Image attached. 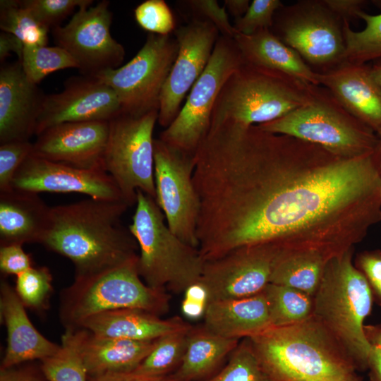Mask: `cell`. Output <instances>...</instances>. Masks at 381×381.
Listing matches in <instances>:
<instances>
[{"instance_id":"6da1fadb","label":"cell","mask_w":381,"mask_h":381,"mask_svg":"<svg viewBox=\"0 0 381 381\" xmlns=\"http://www.w3.org/2000/svg\"><path fill=\"white\" fill-rule=\"evenodd\" d=\"M193 180L205 261L257 245L329 260L381 222L377 152L346 158L258 126H224L198 147Z\"/></svg>"},{"instance_id":"7a4b0ae2","label":"cell","mask_w":381,"mask_h":381,"mask_svg":"<svg viewBox=\"0 0 381 381\" xmlns=\"http://www.w3.org/2000/svg\"><path fill=\"white\" fill-rule=\"evenodd\" d=\"M128 207L123 200L93 198L52 207L40 244L69 259L75 277L117 267L138 255L135 239L121 224Z\"/></svg>"},{"instance_id":"3957f363","label":"cell","mask_w":381,"mask_h":381,"mask_svg":"<svg viewBox=\"0 0 381 381\" xmlns=\"http://www.w3.org/2000/svg\"><path fill=\"white\" fill-rule=\"evenodd\" d=\"M248 339L272 381H347L356 374L350 357L313 315Z\"/></svg>"},{"instance_id":"277c9868","label":"cell","mask_w":381,"mask_h":381,"mask_svg":"<svg viewBox=\"0 0 381 381\" xmlns=\"http://www.w3.org/2000/svg\"><path fill=\"white\" fill-rule=\"evenodd\" d=\"M353 249L327 261L313 296V317L332 335L354 363L367 370L371 346L364 321L374 299L370 286L353 262Z\"/></svg>"},{"instance_id":"5b68a950","label":"cell","mask_w":381,"mask_h":381,"mask_svg":"<svg viewBox=\"0 0 381 381\" xmlns=\"http://www.w3.org/2000/svg\"><path fill=\"white\" fill-rule=\"evenodd\" d=\"M318 86L244 63L224 84L210 128L248 127L278 119L311 102Z\"/></svg>"},{"instance_id":"8992f818","label":"cell","mask_w":381,"mask_h":381,"mask_svg":"<svg viewBox=\"0 0 381 381\" xmlns=\"http://www.w3.org/2000/svg\"><path fill=\"white\" fill-rule=\"evenodd\" d=\"M128 229L139 248L138 272L147 285L181 294L200 282L205 261L198 248L171 231L155 200L141 190Z\"/></svg>"},{"instance_id":"52a82bcc","label":"cell","mask_w":381,"mask_h":381,"mask_svg":"<svg viewBox=\"0 0 381 381\" xmlns=\"http://www.w3.org/2000/svg\"><path fill=\"white\" fill-rule=\"evenodd\" d=\"M138 260V255L102 272L75 277L60 294L59 315L65 329H78L91 316L118 309H139L158 316L167 313L169 294L143 282Z\"/></svg>"},{"instance_id":"ba28073f","label":"cell","mask_w":381,"mask_h":381,"mask_svg":"<svg viewBox=\"0 0 381 381\" xmlns=\"http://www.w3.org/2000/svg\"><path fill=\"white\" fill-rule=\"evenodd\" d=\"M294 137L339 157L356 158L377 152L379 138L351 115L325 87L318 85L311 102L272 121L258 125Z\"/></svg>"},{"instance_id":"9c48e42d","label":"cell","mask_w":381,"mask_h":381,"mask_svg":"<svg viewBox=\"0 0 381 381\" xmlns=\"http://www.w3.org/2000/svg\"><path fill=\"white\" fill-rule=\"evenodd\" d=\"M159 111L140 116L121 114L109 121L102 168L129 205L136 204L137 191L155 200L153 131Z\"/></svg>"},{"instance_id":"30bf717a","label":"cell","mask_w":381,"mask_h":381,"mask_svg":"<svg viewBox=\"0 0 381 381\" xmlns=\"http://www.w3.org/2000/svg\"><path fill=\"white\" fill-rule=\"evenodd\" d=\"M343 25L322 0H299L276 12L270 30L313 71L324 73L344 61Z\"/></svg>"},{"instance_id":"8fae6325","label":"cell","mask_w":381,"mask_h":381,"mask_svg":"<svg viewBox=\"0 0 381 381\" xmlns=\"http://www.w3.org/2000/svg\"><path fill=\"white\" fill-rule=\"evenodd\" d=\"M244 63L234 38L219 37L205 69L190 89L184 105L159 138L195 155L207 135L213 107L224 84Z\"/></svg>"},{"instance_id":"7c38bea8","label":"cell","mask_w":381,"mask_h":381,"mask_svg":"<svg viewBox=\"0 0 381 381\" xmlns=\"http://www.w3.org/2000/svg\"><path fill=\"white\" fill-rule=\"evenodd\" d=\"M175 37L149 33L136 55L116 68L94 77L116 93L123 114L140 116L159 108L162 88L178 53Z\"/></svg>"},{"instance_id":"4fadbf2b","label":"cell","mask_w":381,"mask_h":381,"mask_svg":"<svg viewBox=\"0 0 381 381\" xmlns=\"http://www.w3.org/2000/svg\"><path fill=\"white\" fill-rule=\"evenodd\" d=\"M194 157L159 138L154 140L155 201L171 231L198 248L200 200L193 180Z\"/></svg>"},{"instance_id":"5bb4252c","label":"cell","mask_w":381,"mask_h":381,"mask_svg":"<svg viewBox=\"0 0 381 381\" xmlns=\"http://www.w3.org/2000/svg\"><path fill=\"white\" fill-rule=\"evenodd\" d=\"M92 4L78 8L67 24L54 27L52 32L56 46L70 54L86 76L119 67L125 56L123 47L110 32L109 1Z\"/></svg>"},{"instance_id":"9a60e30c","label":"cell","mask_w":381,"mask_h":381,"mask_svg":"<svg viewBox=\"0 0 381 381\" xmlns=\"http://www.w3.org/2000/svg\"><path fill=\"white\" fill-rule=\"evenodd\" d=\"M282 253L271 245L243 246L206 261L200 282L208 302L242 298L262 292L270 284Z\"/></svg>"},{"instance_id":"2e32d148","label":"cell","mask_w":381,"mask_h":381,"mask_svg":"<svg viewBox=\"0 0 381 381\" xmlns=\"http://www.w3.org/2000/svg\"><path fill=\"white\" fill-rule=\"evenodd\" d=\"M210 21L194 18L174 31L178 53L162 88L158 123L168 127L179 114L181 103L205 69L219 38Z\"/></svg>"},{"instance_id":"e0dca14e","label":"cell","mask_w":381,"mask_h":381,"mask_svg":"<svg viewBox=\"0 0 381 381\" xmlns=\"http://www.w3.org/2000/svg\"><path fill=\"white\" fill-rule=\"evenodd\" d=\"M122 113L120 102L109 86L92 76L71 78L61 92L44 96L35 135L64 123L110 121Z\"/></svg>"},{"instance_id":"ac0fdd59","label":"cell","mask_w":381,"mask_h":381,"mask_svg":"<svg viewBox=\"0 0 381 381\" xmlns=\"http://www.w3.org/2000/svg\"><path fill=\"white\" fill-rule=\"evenodd\" d=\"M12 188L35 193H78L97 200L125 202L112 177L103 169H81L32 154L16 172Z\"/></svg>"},{"instance_id":"d6986e66","label":"cell","mask_w":381,"mask_h":381,"mask_svg":"<svg viewBox=\"0 0 381 381\" xmlns=\"http://www.w3.org/2000/svg\"><path fill=\"white\" fill-rule=\"evenodd\" d=\"M109 131V121H105L60 123L37 135L32 155L81 169H103Z\"/></svg>"},{"instance_id":"ffe728a7","label":"cell","mask_w":381,"mask_h":381,"mask_svg":"<svg viewBox=\"0 0 381 381\" xmlns=\"http://www.w3.org/2000/svg\"><path fill=\"white\" fill-rule=\"evenodd\" d=\"M45 95L26 78L21 63L0 69V144L29 140L35 135Z\"/></svg>"},{"instance_id":"44dd1931","label":"cell","mask_w":381,"mask_h":381,"mask_svg":"<svg viewBox=\"0 0 381 381\" xmlns=\"http://www.w3.org/2000/svg\"><path fill=\"white\" fill-rule=\"evenodd\" d=\"M317 76L320 85L351 115L376 133L381 131V88L370 66L344 61L327 72L317 73Z\"/></svg>"},{"instance_id":"7402d4cb","label":"cell","mask_w":381,"mask_h":381,"mask_svg":"<svg viewBox=\"0 0 381 381\" xmlns=\"http://www.w3.org/2000/svg\"><path fill=\"white\" fill-rule=\"evenodd\" d=\"M0 316L7 332V346L1 368L42 361L59 349L60 345L47 339L35 327L14 287L6 279H1L0 285Z\"/></svg>"},{"instance_id":"603a6c76","label":"cell","mask_w":381,"mask_h":381,"mask_svg":"<svg viewBox=\"0 0 381 381\" xmlns=\"http://www.w3.org/2000/svg\"><path fill=\"white\" fill-rule=\"evenodd\" d=\"M50 212L38 193L13 188L0 193V246L40 243Z\"/></svg>"},{"instance_id":"cb8c5ba5","label":"cell","mask_w":381,"mask_h":381,"mask_svg":"<svg viewBox=\"0 0 381 381\" xmlns=\"http://www.w3.org/2000/svg\"><path fill=\"white\" fill-rule=\"evenodd\" d=\"M192 327L179 317L162 319L147 311L126 308L91 316L79 328L99 337L151 341L171 333L188 330Z\"/></svg>"},{"instance_id":"d4e9b609","label":"cell","mask_w":381,"mask_h":381,"mask_svg":"<svg viewBox=\"0 0 381 381\" xmlns=\"http://www.w3.org/2000/svg\"><path fill=\"white\" fill-rule=\"evenodd\" d=\"M204 325L230 339H241L259 334L272 327L263 291L259 294L207 303Z\"/></svg>"},{"instance_id":"484cf974","label":"cell","mask_w":381,"mask_h":381,"mask_svg":"<svg viewBox=\"0 0 381 381\" xmlns=\"http://www.w3.org/2000/svg\"><path fill=\"white\" fill-rule=\"evenodd\" d=\"M234 40L246 64L284 74L304 83L320 85L317 72L270 29L250 35L237 33Z\"/></svg>"},{"instance_id":"4316f807","label":"cell","mask_w":381,"mask_h":381,"mask_svg":"<svg viewBox=\"0 0 381 381\" xmlns=\"http://www.w3.org/2000/svg\"><path fill=\"white\" fill-rule=\"evenodd\" d=\"M155 341L99 337L83 329L80 351L88 377L133 372Z\"/></svg>"},{"instance_id":"83f0119b","label":"cell","mask_w":381,"mask_h":381,"mask_svg":"<svg viewBox=\"0 0 381 381\" xmlns=\"http://www.w3.org/2000/svg\"><path fill=\"white\" fill-rule=\"evenodd\" d=\"M239 342L217 334L204 325L193 326L182 362L171 375L178 381L207 380L224 365Z\"/></svg>"},{"instance_id":"f1b7e54d","label":"cell","mask_w":381,"mask_h":381,"mask_svg":"<svg viewBox=\"0 0 381 381\" xmlns=\"http://www.w3.org/2000/svg\"><path fill=\"white\" fill-rule=\"evenodd\" d=\"M327 261L316 252L281 254L273 268L270 283L296 289L313 296Z\"/></svg>"},{"instance_id":"f546056e","label":"cell","mask_w":381,"mask_h":381,"mask_svg":"<svg viewBox=\"0 0 381 381\" xmlns=\"http://www.w3.org/2000/svg\"><path fill=\"white\" fill-rule=\"evenodd\" d=\"M83 329H65L60 348L41 361L40 369L48 381H87L80 344Z\"/></svg>"},{"instance_id":"4dcf8cb0","label":"cell","mask_w":381,"mask_h":381,"mask_svg":"<svg viewBox=\"0 0 381 381\" xmlns=\"http://www.w3.org/2000/svg\"><path fill=\"white\" fill-rule=\"evenodd\" d=\"M263 292L272 327L301 322L312 316L313 296L291 287L268 284Z\"/></svg>"},{"instance_id":"1f68e13d","label":"cell","mask_w":381,"mask_h":381,"mask_svg":"<svg viewBox=\"0 0 381 381\" xmlns=\"http://www.w3.org/2000/svg\"><path fill=\"white\" fill-rule=\"evenodd\" d=\"M190 329L171 333L157 339L150 352L131 373L148 377L173 374L182 362Z\"/></svg>"},{"instance_id":"d6a6232c","label":"cell","mask_w":381,"mask_h":381,"mask_svg":"<svg viewBox=\"0 0 381 381\" xmlns=\"http://www.w3.org/2000/svg\"><path fill=\"white\" fill-rule=\"evenodd\" d=\"M358 18L365 23V28L360 31L353 30L349 22H343L344 61L366 64L381 60V13L371 15L362 11Z\"/></svg>"},{"instance_id":"836d02e7","label":"cell","mask_w":381,"mask_h":381,"mask_svg":"<svg viewBox=\"0 0 381 381\" xmlns=\"http://www.w3.org/2000/svg\"><path fill=\"white\" fill-rule=\"evenodd\" d=\"M0 28L18 37L24 46L47 44L49 29L41 25L20 1H0Z\"/></svg>"},{"instance_id":"e575fe53","label":"cell","mask_w":381,"mask_h":381,"mask_svg":"<svg viewBox=\"0 0 381 381\" xmlns=\"http://www.w3.org/2000/svg\"><path fill=\"white\" fill-rule=\"evenodd\" d=\"M19 61L27 79L35 85L53 72L70 68L78 69L74 59L59 46H25Z\"/></svg>"},{"instance_id":"d590c367","label":"cell","mask_w":381,"mask_h":381,"mask_svg":"<svg viewBox=\"0 0 381 381\" xmlns=\"http://www.w3.org/2000/svg\"><path fill=\"white\" fill-rule=\"evenodd\" d=\"M203 381H272L260 366L248 338L243 339L224 365Z\"/></svg>"},{"instance_id":"8d00e7d4","label":"cell","mask_w":381,"mask_h":381,"mask_svg":"<svg viewBox=\"0 0 381 381\" xmlns=\"http://www.w3.org/2000/svg\"><path fill=\"white\" fill-rule=\"evenodd\" d=\"M15 291L25 308L42 312L49 305L52 275L47 267H32L16 276Z\"/></svg>"},{"instance_id":"74e56055","label":"cell","mask_w":381,"mask_h":381,"mask_svg":"<svg viewBox=\"0 0 381 381\" xmlns=\"http://www.w3.org/2000/svg\"><path fill=\"white\" fill-rule=\"evenodd\" d=\"M137 23L143 30L159 35H169L176 30L174 14L164 0H146L134 10Z\"/></svg>"},{"instance_id":"f35d334b","label":"cell","mask_w":381,"mask_h":381,"mask_svg":"<svg viewBox=\"0 0 381 381\" xmlns=\"http://www.w3.org/2000/svg\"><path fill=\"white\" fill-rule=\"evenodd\" d=\"M283 6L279 0H253L244 16L235 19L233 26L238 33L245 35L270 30L276 12Z\"/></svg>"},{"instance_id":"ab89813d","label":"cell","mask_w":381,"mask_h":381,"mask_svg":"<svg viewBox=\"0 0 381 381\" xmlns=\"http://www.w3.org/2000/svg\"><path fill=\"white\" fill-rule=\"evenodd\" d=\"M91 0H23L21 5L28 9L43 26L49 29L67 17L76 7Z\"/></svg>"},{"instance_id":"60d3db41","label":"cell","mask_w":381,"mask_h":381,"mask_svg":"<svg viewBox=\"0 0 381 381\" xmlns=\"http://www.w3.org/2000/svg\"><path fill=\"white\" fill-rule=\"evenodd\" d=\"M32 151L33 143L29 140L0 144V193L13 189L16 172Z\"/></svg>"},{"instance_id":"b9f144b4","label":"cell","mask_w":381,"mask_h":381,"mask_svg":"<svg viewBox=\"0 0 381 381\" xmlns=\"http://www.w3.org/2000/svg\"><path fill=\"white\" fill-rule=\"evenodd\" d=\"M189 8L202 19L211 22L221 35L234 38L238 33L229 22L226 8L215 0H190L184 1Z\"/></svg>"},{"instance_id":"7bdbcfd3","label":"cell","mask_w":381,"mask_h":381,"mask_svg":"<svg viewBox=\"0 0 381 381\" xmlns=\"http://www.w3.org/2000/svg\"><path fill=\"white\" fill-rule=\"evenodd\" d=\"M356 267L366 279L374 302L381 307V250H365L359 253Z\"/></svg>"},{"instance_id":"ee69618b","label":"cell","mask_w":381,"mask_h":381,"mask_svg":"<svg viewBox=\"0 0 381 381\" xmlns=\"http://www.w3.org/2000/svg\"><path fill=\"white\" fill-rule=\"evenodd\" d=\"M32 267V259L22 245L0 246V270L3 274L18 276Z\"/></svg>"},{"instance_id":"f6af8a7d","label":"cell","mask_w":381,"mask_h":381,"mask_svg":"<svg viewBox=\"0 0 381 381\" xmlns=\"http://www.w3.org/2000/svg\"><path fill=\"white\" fill-rule=\"evenodd\" d=\"M208 303V294L200 283L189 286L184 292L181 309L185 316L196 319L204 315Z\"/></svg>"},{"instance_id":"bcb514c9","label":"cell","mask_w":381,"mask_h":381,"mask_svg":"<svg viewBox=\"0 0 381 381\" xmlns=\"http://www.w3.org/2000/svg\"><path fill=\"white\" fill-rule=\"evenodd\" d=\"M323 4L343 22L358 18L367 4L365 0H322Z\"/></svg>"},{"instance_id":"7dc6e473","label":"cell","mask_w":381,"mask_h":381,"mask_svg":"<svg viewBox=\"0 0 381 381\" xmlns=\"http://www.w3.org/2000/svg\"><path fill=\"white\" fill-rule=\"evenodd\" d=\"M44 377L42 378L37 372L30 368L19 367L18 365L1 368L0 381H46ZM48 381V380H47Z\"/></svg>"},{"instance_id":"c3c4849f","label":"cell","mask_w":381,"mask_h":381,"mask_svg":"<svg viewBox=\"0 0 381 381\" xmlns=\"http://www.w3.org/2000/svg\"><path fill=\"white\" fill-rule=\"evenodd\" d=\"M87 381H178L172 375L162 377H148L133 373L109 374L97 377H88Z\"/></svg>"},{"instance_id":"681fc988","label":"cell","mask_w":381,"mask_h":381,"mask_svg":"<svg viewBox=\"0 0 381 381\" xmlns=\"http://www.w3.org/2000/svg\"><path fill=\"white\" fill-rule=\"evenodd\" d=\"M23 43L14 35L1 31L0 33V61H4L11 52L15 53L21 59L24 49Z\"/></svg>"},{"instance_id":"f907efd6","label":"cell","mask_w":381,"mask_h":381,"mask_svg":"<svg viewBox=\"0 0 381 381\" xmlns=\"http://www.w3.org/2000/svg\"><path fill=\"white\" fill-rule=\"evenodd\" d=\"M367 370L370 381H381V349L371 346Z\"/></svg>"},{"instance_id":"816d5d0a","label":"cell","mask_w":381,"mask_h":381,"mask_svg":"<svg viewBox=\"0 0 381 381\" xmlns=\"http://www.w3.org/2000/svg\"><path fill=\"white\" fill-rule=\"evenodd\" d=\"M224 4L227 13L235 19H238L246 13L250 1L249 0H225Z\"/></svg>"},{"instance_id":"f5cc1de1","label":"cell","mask_w":381,"mask_h":381,"mask_svg":"<svg viewBox=\"0 0 381 381\" xmlns=\"http://www.w3.org/2000/svg\"><path fill=\"white\" fill-rule=\"evenodd\" d=\"M364 331L370 346L381 349V324L365 325Z\"/></svg>"},{"instance_id":"db71d44e","label":"cell","mask_w":381,"mask_h":381,"mask_svg":"<svg viewBox=\"0 0 381 381\" xmlns=\"http://www.w3.org/2000/svg\"><path fill=\"white\" fill-rule=\"evenodd\" d=\"M370 67L373 76L381 88V60L375 61Z\"/></svg>"},{"instance_id":"11a10c76","label":"cell","mask_w":381,"mask_h":381,"mask_svg":"<svg viewBox=\"0 0 381 381\" xmlns=\"http://www.w3.org/2000/svg\"><path fill=\"white\" fill-rule=\"evenodd\" d=\"M377 135L379 138V144H378V147L377 150V164H378V168H379L380 172L381 174V131L377 133Z\"/></svg>"},{"instance_id":"9f6ffc18","label":"cell","mask_w":381,"mask_h":381,"mask_svg":"<svg viewBox=\"0 0 381 381\" xmlns=\"http://www.w3.org/2000/svg\"><path fill=\"white\" fill-rule=\"evenodd\" d=\"M347 381H363V379L356 373L352 377L349 379Z\"/></svg>"},{"instance_id":"6f0895ef","label":"cell","mask_w":381,"mask_h":381,"mask_svg":"<svg viewBox=\"0 0 381 381\" xmlns=\"http://www.w3.org/2000/svg\"><path fill=\"white\" fill-rule=\"evenodd\" d=\"M373 4H375L377 7L381 8V0L378 1H372Z\"/></svg>"}]
</instances>
